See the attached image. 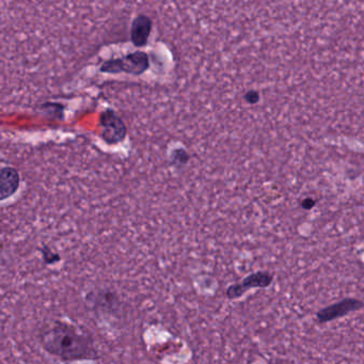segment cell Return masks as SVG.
Returning a JSON list of instances; mask_svg holds the SVG:
<instances>
[{"label":"cell","mask_w":364,"mask_h":364,"mask_svg":"<svg viewBox=\"0 0 364 364\" xmlns=\"http://www.w3.org/2000/svg\"><path fill=\"white\" fill-rule=\"evenodd\" d=\"M42 348L63 362L93 360L99 358V350L92 336L80 331L73 323L52 321L42 326L38 333Z\"/></svg>","instance_id":"obj_1"},{"label":"cell","mask_w":364,"mask_h":364,"mask_svg":"<svg viewBox=\"0 0 364 364\" xmlns=\"http://www.w3.org/2000/svg\"><path fill=\"white\" fill-rule=\"evenodd\" d=\"M86 300L97 317L120 318L123 301L114 289H101L91 291L87 295Z\"/></svg>","instance_id":"obj_2"},{"label":"cell","mask_w":364,"mask_h":364,"mask_svg":"<svg viewBox=\"0 0 364 364\" xmlns=\"http://www.w3.org/2000/svg\"><path fill=\"white\" fill-rule=\"evenodd\" d=\"M149 65L150 60L148 55L144 52H135L122 58L106 61L102 65L101 71L108 74L127 73L137 76L144 73L149 69Z\"/></svg>","instance_id":"obj_3"},{"label":"cell","mask_w":364,"mask_h":364,"mask_svg":"<svg viewBox=\"0 0 364 364\" xmlns=\"http://www.w3.org/2000/svg\"><path fill=\"white\" fill-rule=\"evenodd\" d=\"M274 276L267 272H257L247 276L242 282L230 285L227 289L229 299H237L252 289H267L272 285Z\"/></svg>","instance_id":"obj_4"},{"label":"cell","mask_w":364,"mask_h":364,"mask_svg":"<svg viewBox=\"0 0 364 364\" xmlns=\"http://www.w3.org/2000/svg\"><path fill=\"white\" fill-rule=\"evenodd\" d=\"M364 308V302L355 298H345L331 306H326L317 312L316 319L318 323H326L334 319L348 315L349 313L361 310Z\"/></svg>","instance_id":"obj_5"},{"label":"cell","mask_w":364,"mask_h":364,"mask_svg":"<svg viewBox=\"0 0 364 364\" xmlns=\"http://www.w3.org/2000/svg\"><path fill=\"white\" fill-rule=\"evenodd\" d=\"M101 124L104 127L103 139L107 144H117L127 137V125L114 110H106L103 112Z\"/></svg>","instance_id":"obj_6"},{"label":"cell","mask_w":364,"mask_h":364,"mask_svg":"<svg viewBox=\"0 0 364 364\" xmlns=\"http://www.w3.org/2000/svg\"><path fill=\"white\" fill-rule=\"evenodd\" d=\"M153 23L149 16L139 14L132 23L131 40L136 48L146 46L152 33Z\"/></svg>","instance_id":"obj_7"},{"label":"cell","mask_w":364,"mask_h":364,"mask_svg":"<svg viewBox=\"0 0 364 364\" xmlns=\"http://www.w3.org/2000/svg\"><path fill=\"white\" fill-rule=\"evenodd\" d=\"M1 184H0V197L1 200L11 198L20 187V174L12 167H5L1 169Z\"/></svg>","instance_id":"obj_8"},{"label":"cell","mask_w":364,"mask_h":364,"mask_svg":"<svg viewBox=\"0 0 364 364\" xmlns=\"http://www.w3.org/2000/svg\"><path fill=\"white\" fill-rule=\"evenodd\" d=\"M42 255H43L44 262L46 264H50V265L58 263L60 261V257L57 253L53 252L48 247H44L42 249Z\"/></svg>","instance_id":"obj_9"},{"label":"cell","mask_w":364,"mask_h":364,"mask_svg":"<svg viewBox=\"0 0 364 364\" xmlns=\"http://www.w3.org/2000/svg\"><path fill=\"white\" fill-rule=\"evenodd\" d=\"M173 159L174 163L185 164L188 161L189 156L186 151L183 150V149H178V151L173 153V159Z\"/></svg>","instance_id":"obj_10"},{"label":"cell","mask_w":364,"mask_h":364,"mask_svg":"<svg viewBox=\"0 0 364 364\" xmlns=\"http://www.w3.org/2000/svg\"><path fill=\"white\" fill-rule=\"evenodd\" d=\"M245 101L248 104H257L259 101V95L257 91L250 90L245 95Z\"/></svg>","instance_id":"obj_11"},{"label":"cell","mask_w":364,"mask_h":364,"mask_svg":"<svg viewBox=\"0 0 364 364\" xmlns=\"http://www.w3.org/2000/svg\"><path fill=\"white\" fill-rule=\"evenodd\" d=\"M314 205L315 201L314 200L311 199V198H306V199H304L301 203V206L304 208V210H311V208H312Z\"/></svg>","instance_id":"obj_12"}]
</instances>
